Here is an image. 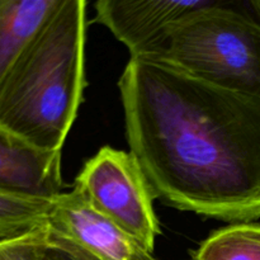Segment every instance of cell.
<instances>
[{"instance_id": "6da1fadb", "label": "cell", "mask_w": 260, "mask_h": 260, "mask_svg": "<svg viewBox=\"0 0 260 260\" xmlns=\"http://www.w3.org/2000/svg\"><path fill=\"white\" fill-rule=\"evenodd\" d=\"M118 86L154 198L230 223L260 218V101L149 57L129 58Z\"/></svg>"}, {"instance_id": "7a4b0ae2", "label": "cell", "mask_w": 260, "mask_h": 260, "mask_svg": "<svg viewBox=\"0 0 260 260\" xmlns=\"http://www.w3.org/2000/svg\"><path fill=\"white\" fill-rule=\"evenodd\" d=\"M85 0H61L0 85V126L61 151L85 88Z\"/></svg>"}, {"instance_id": "3957f363", "label": "cell", "mask_w": 260, "mask_h": 260, "mask_svg": "<svg viewBox=\"0 0 260 260\" xmlns=\"http://www.w3.org/2000/svg\"><path fill=\"white\" fill-rule=\"evenodd\" d=\"M149 58L260 101V22L212 0L180 20Z\"/></svg>"}, {"instance_id": "277c9868", "label": "cell", "mask_w": 260, "mask_h": 260, "mask_svg": "<svg viewBox=\"0 0 260 260\" xmlns=\"http://www.w3.org/2000/svg\"><path fill=\"white\" fill-rule=\"evenodd\" d=\"M74 187L96 211L154 251L160 235L154 196L131 152L102 147L84 164Z\"/></svg>"}, {"instance_id": "5b68a950", "label": "cell", "mask_w": 260, "mask_h": 260, "mask_svg": "<svg viewBox=\"0 0 260 260\" xmlns=\"http://www.w3.org/2000/svg\"><path fill=\"white\" fill-rule=\"evenodd\" d=\"M47 228L101 260H157L140 241L88 202L76 187L53 198Z\"/></svg>"}, {"instance_id": "8992f818", "label": "cell", "mask_w": 260, "mask_h": 260, "mask_svg": "<svg viewBox=\"0 0 260 260\" xmlns=\"http://www.w3.org/2000/svg\"><path fill=\"white\" fill-rule=\"evenodd\" d=\"M212 0H99L95 22L128 48L131 57L150 56L187 15Z\"/></svg>"}, {"instance_id": "52a82bcc", "label": "cell", "mask_w": 260, "mask_h": 260, "mask_svg": "<svg viewBox=\"0 0 260 260\" xmlns=\"http://www.w3.org/2000/svg\"><path fill=\"white\" fill-rule=\"evenodd\" d=\"M0 187L53 200L63 188L61 151L38 149L0 126Z\"/></svg>"}, {"instance_id": "ba28073f", "label": "cell", "mask_w": 260, "mask_h": 260, "mask_svg": "<svg viewBox=\"0 0 260 260\" xmlns=\"http://www.w3.org/2000/svg\"><path fill=\"white\" fill-rule=\"evenodd\" d=\"M61 0H0V85Z\"/></svg>"}, {"instance_id": "9c48e42d", "label": "cell", "mask_w": 260, "mask_h": 260, "mask_svg": "<svg viewBox=\"0 0 260 260\" xmlns=\"http://www.w3.org/2000/svg\"><path fill=\"white\" fill-rule=\"evenodd\" d=\"M52 201L0 187V240L46 228Z\"/></svg>"}, {"instance_id": "30bf717a", "label": "cell", "mask_w": 260, "mask_h": 260, "mask_svg": "<svg viewBox=\"0 0 260 260\" xmlns=\"http://www.w3.org/2000/svg\"><path fill=\"white\" fill-rule=\"evenodd\" d=\"M194 260H260V223H233L215 231Z\"/></svg>"}, {"instance_id": "8fae6325", "label": "cell", "mask_w": 260, "mask_h": 260, "mask_svg": "<svg viewBox=\"0 0 260 260\" xmlns=\"http://www.w3.org/2000/svg\"><path fill=\"white\" fill-rule=\"evenodd\" d=\"M48 228L8 240H0V260H42Z\"/></svg>"}, {"instance_id": "7c38bea8", "label": "cell", "mask_w": 260, "mask_h": 260, "mask_svg": "<svg viewBox=\"0 0 260 260\" xmlns=\"http://www.w3.org/2000/svg\"><path fill=\"white\" fill-rule=\"evenodd\" d=\"M42 260H101L80 246L52 235L48 231Z\"/></svg>"}, {"instance_id": "4fadbf2b", "label": "cell", "mask_w": 260, "mask_h": 260, "mask_svg": "<svg viewBox=\"0 0 260 260\" xmlns=\"http://www.w3.org/2000/svg\"><path fill=\"white\" fill-rule=\"evenodd\" d=\"M251 7H253V9L255 10V13L260 18V0H253V2H251Z\"/></svg>"}]
</instances>
